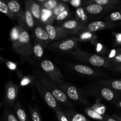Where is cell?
Returning <instances> with one entry per match:
<instances>
[{"mask_svg":"<svg viewBox=\"0 0 121 121\" xmlns=\"http://www.w3.org/2000/svg\"><path fill=\"white\" fill-rule=\"evenodd\" d=\"M15 108L17 117L19 121H27V115L26 112L18 102L15 104Z\"/></svg>","mask_w":121,"mask_h":121,"instance_id":"19","label":"cell"},{"mask_svg":"<svg viewBox=\"0 0 121 121\" xmlns=\"http://www.w3.org/2000/svg\"><path fill=\"white\" fill-rule=\"evenodd\" d=\"M71 54L78 60L87 63L94 67L110 68L113 66V64L109 59L98 54H89L79 50V49H75L72 51Z\"/></svg>","mask_w":121,"mask_h":121,"instance_id":"2","label":"cell"},{"mask_svg":"<svg viewBox=\"0 0 121 121\" xmlns=\"http://www.w3.org/2000/svg\"><path fill=\"white\" fill-rule=\"evenodd\" d=\"M7 66H8V67H9V69H14L15 68V65H14V63H13L11 62H7Z\"/></svg>","mask_w":121,"mask_h":121,"instance_id":"36","label":"cell"},{"mask_svg":"<svg viewBox=\"0 0 121 121\" xmlns=\"http://www.w3.org/2000/svg\"><path fill=\"white\" fill-rule=\"evenodd\" d=\"M109 59L110 61L112 63V64H113V65L116 63H121V54L115 56V57H113V58H112V59Z\"/></svg>","mask_w":121,"mask_h":121,"instance_id":"31","label":"cell"},{"mask_svg":"<svg viewBox=\"0 0 121 121\" xmlns=\"http://www.w3.org/2000/svg\"><path fill=\"white\" fill-rule=\"evenodd\" d=\"M117 105H118V106H119V107L121 108V102H119L117 104Z\"/></svg>","mask_w":121,"mask_h":121,"instance_id":"39","label":"cell"},{"mask_svg":"<svg viewBox=\"0 0 121 121\" xmlns=\"http://www.w3.org/2000/svg\"><path fill=\"white\" fill-rule=\"evenodd\" d=\"M65 10H66V9H65V7H63L62 5H60L58 6V7H56L54 11H53V15L55 16L56 18L57 16L58 15H59L60 13H61L62 12H63Z\"/></svg>","mask_w":121,"mask_h":121,"instance_id":"27","label":"cell"},{"mask_svg":"<svg viewBox=\"0 0 121 121\" xmlns=\"http://www.w3.org/2000/svg\"><path fill=\"white\" fill-rule=\"evenodd\" d=\"M83 26L77 20H70L65 21L60 27L63 28L70 35H72V34H76V33H78L79 31H80Z\"/></svg>","mask_w":121,"mask_h":121,"instance_id":"13","label":"cell"},{"mask_svg":"<svg viewBox=\"0 0 121 121\" xmlns=\"http://www.w3.org/2000/svg\"><path fill=\"white\" fill-rule=\"evenodd\" d=\"M34 35L35 37V41L43 47V48L47 47L48 44L51 42L47 31L41 26H37L34 29Z\"/></svg>","mask_w":121,"mask_h":121,"instance_id":"11","label":"cell"},{"mask_svg":"<svg viewBox=\"0 0 121 121\" xmlns=\"http://www.w3.org/2000/svg\"><path fill=\"white\" fill-rule=\"evenodd\" d=\"M99 83L110 89L112 88L117 91H121V80H113V81L103 80V81L99 82Z\"/></svg>","mask_w":121,"mask_h":121,"instance_id":"16","label":"cell"},{"mask_svg":"<svg viewBox=\"0 0 121 121\" xmlns=\"http://www.w3.org/2000/svg\"><path fill=\"white\" fill-rule=\"evenodd\" d=\"M114 27H115V22L112 21H96L83 26L80 31L82 32L86 31L93 33L103 30L111 29Z\"/></svg>","mask_w":121,"mask_h":121,"instance_id":"8","label":"cell"},{"mask_svg":"<svg viewBox=\"0 0 121 121\" xmlns=\"http://www.w3.org/2000/svg\"><path fill=\"white\" fill-rule=\"evenodd\" d=\"M30 11L34 19L39 22L41 19V10L40 5L36 3H32L30 6Z\"/></svg>","mask_w":121,"mask_h":121,"instance_id":"17","label":"cell"},{"mask_svg":"<svg viewBox=\"0 0 121 121\" xmlns=\"http://www.w3.org/2000/svg\"><path fill=\"white\" fill-rule=\"evenodd\" d=\"M70 121H87L86 117L82 114L74 112Z\"/></svg>","mask_w":121,"mask_h":121,"instance_id":"26","label":"cell"},{"mask_svg":"<svg viewBox=\"0 0 121 121\" xmlns=\"http://www.w3.org/2000/svg\"><path fill=\"white\" fill-rule=\"evenodd\" d=\"M73 69L74 70L78 73L86 76L93 77H99L101 76H104V73L97 70L93 69L89 66H85L82 65H75L73 66Z\"/></svg>","mask_w":121,"mask_h":121,"instance_id":"12","label":"cell"},{"mask_svg":"<svg viewBox=\"0 0 121 121\" xmlns=\"http://www.w3.org/2000/svg\"><path fill=\"white\" fill-rule=\"evenodd\" d=\"M63 1H69V0H62Z\"/></svg>","mask_w":121,"mask_h":121,"instance_id":"42","label":"cell"},{"mask_svg":"<svg viewBox=\"0 0 121 121\" xmlns=\"http://www.w3.org/2000/svg\"><path fill=\"white\" fill-rule=\"evenodd\" d=\"M56 6V2L53 0H50L48 2H47V3H46L45 4V7L47 8V9H51L53 8H54V7Z\"/></svg>","mask_w":121,"mask_h":121,"instance_id":"30","label":"cell"},{"mask_svg":"<svg viewBox=\"0 0 121 121\" xmlns=\"http://www.w3.org/2000/svg\"><path fill=\"white\" fill-rule=\"evenodd\" d=\"M40 67L46 76L60 88L65 84L64 79L59 67L49 60H44L40 63Z\"/></svg>","mask_w":121,"mask_h":121,"instance_id":"3","label":"cell"},{"mask_svg":"<svg viewBox=\"0 0 121 121\" xmlns=\"http://www.w3.org/2000/svg\"><path fill=\"white\" fill-rule=\"evenodd\" d=\"M117 70H119V71H121V66H119V67L117 68Z\"/></svg>","mask_w":121,"mask_h":121,"instance_id":"40","label":"cell"},{"mask_svg":"<svg viewBox=\"0 0 121 121\" xmlns=\"http://www.w3.org/2000/svg\"><path fill=\"white\" fill-rule=\"evenodd\" d=\"M80 3V2L79 0H73V1H72V4L73 5H74V7H77V6L79 5Z\"/></svg>","mask_w":121,"mask_h":121,"instance_id":"37","label":"cell"},{"mask_svg":"<svg viewBox=\"0 0 121 121\" xmlns=\"http://www.w3.org/2000/svg\"><path fill=\"white\" fill-rule=\"evenodd\" d=\"M8 8L13 14H18L21 9L20 3L16 0H11L8 2Z\"/></svg>","mask_w":121,"mask_h":121,"instance_id":"21","label":"cell"},{"mask_svg":"<svg viewBox=\"0 0 121 121\" xmlns=\"http://www.w3.org/2000/svg\"><path fill=\"white\" fill-rule=\"evenodd\" d=\"M37 76L38 79L49 90L50 92L52 93L53 96L57 102L66 105V106H72V104L70 102L69 98L66 93L59 87H57V85L54 84L53 82L49 79H47L46 78L40 74V73H37Z\"/></svg>","mask_w":121,"mask_h":121,"instance_id":"4","label":"cell"},{"mask_svg":"<svg viewBox=\"0 0 121 121\" xmlns=\"http://www.w3.org/2000/svg\"><path fill=\"white\" fill-rule=\"evenodd\" d=\"M44 28L47 31L51 41H56L67 37L70 34L67 33L66 30L61 28V27H57L53 26L51 24H46L44 26Z\"/></svg>","mask_w":121,"mask_h":121,"instance_id":"9","label":"cell"},{"mask_svg":"<svg viewBox=\"0 0 121 121\" xmlns=\"http://www.w3.org/2000/svg\"><path fill=\"white\" fill-rule=\"evenodd\" d=\"M70 100L83 105H89V102L81 93L80 91L73 85L65 83L60 87Z\"/></svg>","mask_w":121,"mask_h":121,"instance_id":"7","label":"cell"},{"mask_svg":"<svg viewBox=\"0 0 121 121\" xmlns=\"http://www.w3.org/2000/svg\"><path fill=\"white\" fill-rule=\"evenodd\" d=\"M104 9L103 5L97 4L89 5L86 8V11L90 14H99L103 11Z\"/></svg>","mask_w":121,"mask_h":121,"instance_id":"18","label":"cell"},{"mask_svg":"<svg viewBox=\"0 0 121 121\" xmlns=\"http://www.w3.org/2000/svg\"><path fill=\"white\" fill-rule=\"evenodd\" d=\"M99 91H100V96L104 99H105L108 101H111L113 100L115 98V93L113 91L111 90V89L107 87H102L101 88L98 89Z\"/></svg>","mask_w":121,"mask_h":121,"instance_id":"15","label":"cell"},{"mask_svg":"<svg viewBox=\"0 0 121 121\" xmlns=\"http://www.w3.org/2000/svg\"><path fill=\"white\" fill-rule=\"evenodd\" d=\"M78 38L73 37L68 38L61 40L54 41L48 46V48L51 50L59 51V52H72L78 47Z\"/></svg>","mask_w":121,"mask_h":121,"instance_id":"6","label":"cell"},{"mask_svg":"<svg viewBox=\"0 0 121 121\" xmlns=\"http://www.w3.org/2000/svg\"><path fill=\"white\" fill-rule=\"evenodd\" d=\"M105 20L107 21H121V12L116 11L111 13L109 15H108L105 18Z\"/></svg>","mask_w":121,"mask_h":121,"instance_id":"24","label":"cell"},{"mask_svg":"<svg viewBox=\"0 0 121 121\" xmlns=\"http://www.w3.org/2000/svg\"><path fill=\"white\" fill-rule=\"evenodd\" d=\"M0 11L3 13V14L7 15L9 18H13L15 17V16L14 15V14L9 10L8 5L2 1H0Z\"/></svg>","mask_w":121,"mask_h":121,"instance_id":"23","label":"cell"},{"mask_svg":"<svg viewBox=\"0 0 121 121\" xmlns=\"http://www.w3.org/2000/svg\"><path fill=\"white\" fill-rule=\"evenodd\" d=\"M18 87L16 84L9 80L5 86L4 93V102L9 106H14L18 95Z\"/></svg>","mask_w":121,"mask_h":121,"instance_id":"10","label":"cell"},{"mask_svg":"<svg viewBox=\"0 0 121 121\" xmlns=\"http://www.w3.org/2000/svg\"><path fill=\"white\" fill-rule=\"evenodd\" d=\"M107 121H118L117 120H116V119H113V118H108L107 119Z\"/></svg>","mask_w":121,"mask_h":121,"instance_id":"38","label":"cell"},{"mask_svg":"<svg viewBox=\"0 0 121 121\" xmlns=\"http://www.w3.org/2000/svg\"><path fill=\"white\" fill-rule=\"evenodd\" d=\"M119 121H121V118H119Z\"/></svg>","mask_w":121,"mask_h":121,"instance_id":"43","label":"cell"},{"mask_svg":"<svg viewBox=\"0 0 121 121\" xmlns=\"http://www.w3.org/2000/svg\"><path fill=\"white\" fill-rule=\"evenodd\" d=\"M31 115L33 121H43L40 117V112L37 107L32 108L30 109Z\"/></svg>","mask_w":121,"mask_h":121,"instance_id":"25","label":"cell"},{"mask_svg":"<svg viewBox=\"0 0 121 121\" xmlns=\"http://www.w3.org/2000/svg\"><path fill=\"white\" fill-rule=\"evenodd\" d=\"M24 22L26 27L30 29L35 28V20L30 9L27 8L24 13Z\"/></svg>","mask_w":121,"mask_h":121,"instance_id":"14","label":"cell"},{"mask_svg":"<svg viewBox=\"0 0 121 121\" xmlns=\"http://www.w3.org/2000/svg\"><path fill=\"white\" fill-rule=\"evenodd\" d=\"M85 111L89 117L93 119L99 121H102L104 119V117L101 114L96 112L93 108H86Z\"/></svg>","mask_w":121,"mask_h":121,"instance_id":"22","label":"cell"},{"mask_svg":"<svg viewBox=\"0 0 121 121\" xmlns=\"http://www.w3.org/2000/svg\"><path fill=\"white\" fill-rule=\"evenodd\" d=\"M69 15V12L67 10H65L63 12H62L61 13H60L59 15H58L56 17V20L57 21H61L62 20H65L66 19V18Z\"/></svg>","mask_w":121,"mask_h":121,"instance_id":"28","label":"cell"},{"mask_svg":"<svg viewBox=\"0 0 121 121\" xmlns=\"http://www.w3.org/2000/svg\"><path fill=\"white\" fill-rule=\"evenodd\" d=\"M37 1H40V2H44V1H45L46 0H37Z\"/></svg>","mask_w":121,"mask_h":121,"instance_id":"41","label":"cell"},{"mask_svg":"<svg viewBox=\"0 0 121 121\" xmlns=\"http://www.w3.org/2000/svg\"><path fill=\"white\" fill-rule=\"evenodd\" d=\"M34 83L38 91L40 93V95L42 96L46 104L53 109L56 112L59 109V105L56 99L54 98L52 93L38 79H34Z\"/></svg>","mask_w":121,"mask_h":121,"instance_id":"5","label":"cell"},{"mask_svg":"<svg viewBox=\"0 0 121 121\" xmlns=\"http://www.w3.org/2000/svg\"><path fill=\"white\" fill-rule=\"evenodd\" d=\"M95 2L96 4L102 5H105L108 4L109 2V0H95Z\"/></svg>","mask_w":121,"mask_h":121,"instance_id":"35","label":"cell"},{"mask_svg":"<svg viewBox=\"0 0 121 121\" xmlns=\"http://www.w3.org/2000/svg\"><path fill=\"white\" fill-rule=\"evenodd\" d=\"M33 53L37 58L40 59L44 54V48L40 44L35 41L33 46Z\"/></svg>","mask_w":121,"mask_h":121,"instance_id":"20","label":"cell"},{"mask_svg":"<svg viewBox=\"0 0 121 121\" xmlns=\"http://www.w3.org/2000/svg\"><path fill=\"white\" fill-rule=\"evenodd\" d=\"M13 48L22 59H27L33 53V47L30 34L23 22L13 28L11 31Z\"/></svg>","mask_w":121,"mask_h":121,"instance_id":"1","label":"cell"},{"mask_svg":"<svg viewBox=\"0 0 121 121\" xmlns=\"http://www.w3.org/2000/svg\"><path fill=\"white\" fill-rule=\"evenodd\" d=\"M82 34L80 35V38L83 40H85L86 39H89L91 37V34L90 32H82Z\"/></svg>","mask_w":121,"mask_h":121,"instance_id":"32","label":"cell"},{"mask_svg":"<svg viewBox=\"0 0 121 121\" xmlns=\"http://www.w3.org/2000/svg\"><path fill=\"white\" fill-rule=\"evenodd\" d=\"M56 112L57 115L60 121H69L67 117L60 110H58Z\"/></svg>","mask_w":121,"mask_h":121,"instance_id":"29","label":"cell"},{"mask_svg":"<svg viewBox=\"0 0 121 121\" xmlns=\"http://www.w3.org/2000/svg\"><path fill=\"white\" fill-rule=\"evenodd\" d=\"M7 118L8 121H18V119L11 112H8L7 115Z\"/></svg>","mask_w":121,"mask_h":121,"instance_id":"33","label":"cell"},{"mask_svg":"<svg viewBox=\"0 0 121 121\" xmlns=\"http://www.w3.org/2000/svg\"><path fill=\"white\" fill-rule=\"evenodd\" d=\"M77 13H78V15H79V17H81V19L83 21H86V15L83 14V13L82 12V9H79L77 11Z\"/></svg>","mask_w":121,"mask_h":121,"instance_id":"34","label":"cell"}]
</instances>
